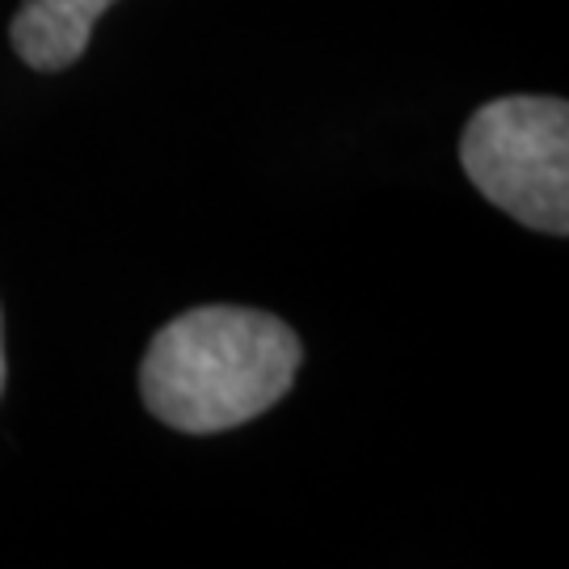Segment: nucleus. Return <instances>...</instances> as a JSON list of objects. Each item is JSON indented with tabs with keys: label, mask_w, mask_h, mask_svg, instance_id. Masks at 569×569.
I'll return each instance as SVG.
<instances>
[{
	"label": "nucleus",
	"mask_w": 569,
	"mask_h": 569,
	"mask_svg": "<svg viewBox=\"0 0 569 569\" xmlns=\"http://www.w3.org/2000/svg\"><path fill=\"white\" fill-rule=\"evenodd\" d=\"M305 346L258 308H190L148 342L140 397L164 427L216 435L279 406L300 371Z\"/></svg>",
	"instance_id": "f257e3e1"
},
{
	"label": "nucleus",
	"mask_w": 569,
	"mask_h": 569,
	"mask_svg": "<svg viewBox=\"0 0 569 569\" xmlns=\"http://www.w3.org/2000/svg\"><path fill=\"white\" fill-rule=\"evenodd\" d=\"M114 0H26L9 26L18 56L39 72H60L89 47L93 26Z\"/></svg>",
	"instance_id": "7ed1b4c3"
},
{
	"label": "nucleus",
	"mask_w": 569,
	"mask_h": 569,
	"mask_svg": "<svg viewBox=\"0 0 569 569\" xmlns=\"http://www.w3.org/2000/svg\"><path fill=\"white\" fill-rule=\"evenodd\" d=\"M0 392H4V338H0Z\"/></svg>",
	"instance_id": "20e7f679"
},
{
	"label": "nucleus",
	"mask_w": 569,
	"mask_h": 569,
	"mask_svg": "<svg viewBox=\"0 0 569 569\" xmlns=\"http://www.w3.org/2000/svg\"><path fill=\"white\" fill-rule=\"evenodd\" d=\"M460 164L493 207L519 224L569 232V106L561 98H502L465 127Z\"/></svg>",
	"instance_id": "f03ea898"
}]
</instances>
